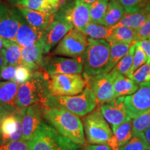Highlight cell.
<instances>
[{"mask_svg": "<svg viewBox=\"0 0 150 150\" xmlns=\"http://www.w3.org/2000/svg\"><path fill=\"white\" fill-rule=\"evenodd\" d=\"M85 79L107 72L110 60V44L105 40L89 38L87 50L82 55Z\"/></svg>", "mask_w": 150, "mask_h": 150, "instance_id": "4", "label": "cell"}, {"mask_svg": "<svg viewBox=\"0 0 150 150\" xmlns=\"http://www.w3.org/2000/svg\"><path fill=\"white\" fill-rule=\"evenodd\" d=\"M147 150H150V149H147Z\"/></svg>", "mask_w": 150, "mask_h": 150, "instance_id": "50", "label": "cell"}, {"mask_svg": "<svg viewBox=\"0 0 150 150\" xmlns=\"http://www.w3.org/2000/svg\"><path fill=\"white\" fill-rule=\"evenodd\" d=\"M110 0H96L91 5L90 16L91 22L100 24L107 10Z\"/></svg>", "mask_w": 150, "mask_h": 150, "instance_id": "32", "label": "cell"}, {"mask_svg": "<svg viewBox=\"0 0 150 150\" xmlns=\"http://www.w3.org/2000/svg\"><path fill=\"white\" fill-rule=\"evenodd\" d=\"M82 150H111V149L107 144H90L86 145Z\"/></svg>", "mask_w": 150, "mask_h": 150, "instance_id": "43", "label": "cell"}, {"mask_svg": "<svg viewBox=\"0 0 150 150\" xmlns=\"http://www.w3.org/2000/svg\"><path fill=\"white\" fill-rule=\"evenodd\" d=\"M96 97L98 104H104L116 99L113 88V76L111 72H103L85 79Z\"/></svg>", "mask_w": 150, "mask_h": 150, "instance_id": "11", "label": "cell"}, {"mask_svg": "<svg viewBox=\"0 0 150 150\" xmlns=\"http://www.w3.org/2000/svg\"><path fill=\"white\" fill-rule=\"evenodd\" d=\"M86 84V80L79 74L50 75L49 92L52 96H73L81 93Z\"/></svg>", "mask_w": 150, "mask_h": 150, "instance_id": "7", "label": "cell"}, {"mask_svg": "<svg viewBox=\"0 0 150 150\" xmlns=\"http://www.w3.org/2000/svg\"><path fill=\"white\" fill-rule=\"evenodd\" d=\"M130 78L138 85L150 81V63H146L145 64L137 69L131 74Z\"/></svg>", "mask_w": 150, "mask_h": 150, "instance_id": "37", "label": "cell"}, {"mask_svg": "<svg viewBox=\"0 0 150 150\" xmlns=\"http://www.w3.org/2000/svg\"><path fill=\"white\" fill-rule=\"evenodd\" d=\"M125 12L126 11L119 0H110L101 24L106 27H114L122 20Z\"/></svg>", "mask_w": 150, "mask_h": 150, "instance_id": "24", "label": "cell"}, {"mask_svg": "<svg viewBox=\"0 0 150 150\" xmlns=\"http://www.w3.org/2000/svg\"><path fill=\"white\" fill-rule=\"evenodd\" d=\"M113 29L112 27H106L100 24L90 22L82 32L89 38L93 40H106L111 34Z\"/></svg>", "mask_w": 150, "mask_h": 150, "instance_id": "29", "label": "cell"}, {"mask_svg": "<svg viewBox=\"0 0 150 150\" xmlns=\"http://www.w3.org/2000/svg\"><path fill=\"white\" fill-rule=\"evenodd\" d=\"M90 8V4L75 0L74 2L65 10L61 19L70 23L73 28L83 31L91 22Z\"/></svg>", "mask_w": 150, "mask_h": 150, "instance_id": "15", "label": "cell"}, {"mask_svg": "<svg viewBox=\"0 0 150 150\" xmlns=\"http://www.w3.org/2000/svg\"><path fill=\"white\" fill-rule=\"evenodd\" d=\"M8 114V112H7L6 111H5L4 110H3L2 108H0V126H1V123H2V121L4 120V118L5 117V116Z\"/></svg>", "mask_w": 150, "mask_h": 150, "instance_id": "45", "label": "cell"}, {"mask_svg": "<svg viewBox=\"0 0 150 150\" xmlns=\"http://www.w3.org/2000/svg\"><path fill=\"white\" fill-rule=\"evenodd\" d=\"M5 60H4V57L3 54L1 52H0V67H1L4 65H5Z\"/></svg>", "mask_w": 150, "mask_h": 150, "instance_id": "46", "label": "cell"}, {"mask_svg": "<svg viewBox=\"0 0 150 150\" xmlns=\"http://www.w3.org/2000/svg\"><path fill=\"white\" fill-rule=\"evenodd\" d=\"M22 135L20 111L8 113L0 126V146L21 139Z\"/></svg>", "mask_w": 150, "mask_h": 150, "instance_id": "16", "label": "cell"}, {"mask_svg": "<svg viewBox=\"0 0 150 150\" xmlns=\"http://www.w3.org/2000/svg\"><path fill=\"white\" fill-rule=\"evenodd\" d=\"M134 137L132 120L123 123L116 129L107 145L111 150H119Z\"/></svg>", "mask_w": 150, "mask_h": 150, "instance_id": "22", "label": "cell"}, {"mask_svg": "<svg viewBox=\"0 0 150 150\" xmlns=\"http://www.w3.org/2000/svg\"><path fill=\"white\" fill-rule=\"evenodd\" d=\"M134 136L143 133L150 127V110L132 120Z\"/></svg>", "mask_w": 150, "mask_h": 150, "instance_id": "35", "label": "cell"}, {"mask_svg": "<svg viewBox=\"0 0 150 150\" xmlns=\"http://www.w3.org/2000/svg\"><path fill=\"white\" fill-rule=\"evenodd\" d=\"M49 79L47 73L33 71L30 79L19 86L17 99V106L19 110L36 104L44 107L47 98L50 95Z\"/></svg>", "mask_w": 150, "mask_h": 150, "instance_id": "2", "label": "cell"}, {"mask_svg": "<svg viewBox=\"0 0 150 150\" xmlns=\"http://www.w3.org/2000/svg\"><path fill=\"white\" fill-rule=\"evenodd\" d=\"M61 0H23L16 2L17 6H22L42 12L56 13Z\"/></svg>", "mask_w": 150, "mask_h": 150, "instance_id": "25", "label": "cell"}, {"mask_svg": "<svg viewBox=\"0 0 150 150\" xmlns=\"http://www.w3.org/2000/svg\"><path fill=\"white\" fill-rule=\"evenodd\" d=\"M142 134H143L144 136H145V138L146 141L147 142L148 145L150 146V127L148 128L145 131H144Z\"/></svg>", "mask_w": 150, "mask_h": 150, "instance_id": "44", "label": "cell"}, {"mask_svg": "<svg viewBox=\"0 0 150 150\" xmlns=\"http://www.w3.org/2000/svg\"><path fill=\"white\" fill-rule=\"evenodd\" d=\"M78 1H82V2H84L86 4H88L91 5L92 4H93L95 1H96V0H78Z\"/></svg>", "mask_w": 150, "mask_h": 150, "instance_id": "47", "label": "cell"}, {"mask_svg": "<svg viewBox=\"0 0 150 150\" xmlns=\"http://www.w3.org/2000/svg\"><path fill=\"white\" fill-rule=\"evenodd\" d=\"M150 39V15L147 21L140 29L136 30L134 42Z\"/></svg>", "mask_w": 150, "mask_h": 150, "instance_id": "39", "label": "cell"}, {"mask_svg": "<svg viewBox=\"0 0 150 150\" xmlns=\"http://www.w3.org/2000/svg\"><path fill=\"white\" fill-rule=\"evenodd\" d=\"M89 38L79 30L73 28L60 41L54 54L75 58L81 56L87 50Z\"/></svg>", "mask_w": 150, "mask_h": 150, "instance_id": "8", "label": "cell"}, {"mask_svg": "<svg viewBox=\"0 0 150 150\" xmlns=\"http://www.w3.org/2000/svg\"><path fill=\"white\" fill-rule=\"evenodd\" d=\"M17 66L18 65H5L0 67V79L12 81L16 76Z\"/></svg>", "mask_w": 150, "mask_h": 150, "instance_id": "41", "label": "cell"}, {"mask_svg": "<svg viewBox=\"0 0 150 150\" xmlns=\"http://www.w3.org/2000/svg\"><path fill=\"white\" fill-rule=\"evenodd\" d=\"M150 146L146 141L143 134L134 136L126 145L120 147L119 150H147Z\"/></svg>", "mask_w": 150, "mask_h": 150, "instance_id": "34", "label": "cell"}, {"mask_svg": "<svg viewBox=\"0 0 150 150\" xmlns=\"http://www.w3.org/2000/svg\"><path fill=\"white\" fill-rule=\"evenodd\" d=\"M19 85L11 81L0 82V108L8 113L20 111L17 106Z\"/></svg>", "mask_w": 150, "mask_h": 150, "instance_id": "18", "label": "cell"}, {"mask_svg": "<svg viewBox=\"0 0 150 150\" xmlns=\"http://www.w3.org/2000/svg\"><path fill=\"white\" fill-rule=\"evenodd\" d=\"M110 44V60L107 69V72L111 71L117 63L126 56L133 44L122 42H108ZM135 43V42H134Z\"/></svg>", "mask_w": 150, "mask_h": 150, "instance_id": "28", "label": "cell"}, {"mask_svg": "<svg viewBox=\"0 0 150 150\" xmlns=\"http://www.w3.org/2000/svg\"><path fill=\"white\" fill-rule=\"evenodd\" d=\"M44 117L62 136L77 145H86L83 125L78 115L62 108L46 107Z\"/></svg>", "mask_w": 150, "mask_h": 150, "instance_id": "1", "label": "cell"}, {"mask_svg": "<svg viewBox=\"0 0 150 150\" xmlns=\"http://www.w3.org/2000/svg\"><path fill=\"white\" fill-rule=\"evenodd\" d=\"M147 61V58L143 50L138 42H136V48H135V52L134 56V60H133V64L131 67L130 72H129V77L130 78L131 74L136 71L137 69L139 68L142 65L145 64Z\"/></svg>", "mask_w": 150, "mask_h": 150, "instance_id": "36", "label": "cell"}, {"mask_svg": "<svg viewBox=\"0 0 150 150\" xmlns=\"http://www.w3.org/2000/svg\"><path fill=\"white\" fill-rule=\"evenodd\" d=\"M21 22L15 10L0 2V38L15 41Z\"/></svg>", "mask_w": 150, "mask_h": 150, "instance_id": "14", "label": "cell"}, {"mask_svg": "<svg viewBox=\"0 0 150 150\" xmlns=\"http://www.w3.org/2000/svg\"><path fill=\"white\" fill-rule=\"evenodd\" d=\"M29 142L30 150H80L81 147L62 136L45 122L42 124Z\"/></svg>", "mask_w": 150, "mask_h": 150, "instance_id": "5", "label": "cell"}, {"mask_svg": "<svg viewBox=\"0 0 150 150\" xmlns=\"http://www.w3.org/2000/svg\"><path fill=\"white\" fill-rule=\"evenodd\" d=\"M125 97H117L111 102L102 104L99 106L104 118L111 126L112 133L123 123L131 120L125 104Z\"/></svg>", "mask_w": 150, "mask_h": 150, "instance_id": "13", "label": "cell"}, {"mask_svg": "<svg viewBox=\"0 0 150 150\" xmlns=\"http://www.w3.org/2000/svg\"><path fill=\"white\" fill-rule=\"evenodd\" d=\"M46 54L42 40L31 47H22V63L31 70L37 71L42 66L43 54Z\"/></svg>", "mask_w": 150, "mask_h": 150, "instance_id": "20", "label": "cell"}, {"mask_svg": "<svg viewBox=\"0 0 150 150\" xmlns=\"http://www.w3.org/2000/svg\"><path fill=\"white\" fill-rule=\"evenodd\" d=\"M42 66L50 76L59 74H80L83 70L82 56L75 58L55 56L43 62Z\"/></svg>", "mask_w": 150, "mask_h": 150, "instance_id": "12", "label": "cell"}, {"mask_svg": "<svg viewBox=\"0 0 150 150\" xmlns=\"http://www.w3.org/2000/svg\"><path fill=\"white\" fill-rule=\"evenodd\" d=\"M0 150H30L29 142L20 139L0 146Z\"/></svg>", "mask_w": 150, "mask_h": 150, "instance_id": "40", "label": "cell"}, {"mask_svg": "<svg viewBox=\"0 0 150 150\" xmlns=\"http://www.w3.org/2000/svg\"><path fill=\"white\" fill-rule=\"evenodd\" d=\"M97 102L93 90L88 85L81 93L73 96L49 95L44 104L46 107H54L68 110L78 116H84L97 107Z\"/></svg>", "mask_w": 150, "mask_h": 150, "instance_id": "3", "label": "cell"}, {"mask_svg": "<svg viewBox=\"0 0 150 150\" xmlns=\"http://www.w3.org/2000/svg\"><path fill=\"white\" fill-rule=\"evenodd\" d=\"M110 72L114 78L113 88L115 98L132 95L139 88V85L128 76L117 74L112 70Z\"/></svg>", "mask_w": 150, "mask_h": 150, "instance_id": "23", "label": "cell"}, {"mask_svg": "<svg viewBox=\"0 0 150 150\" xmlns=\"http://www.w3.org/2000/svg\"><path fill=\"white\" fill-rule=\"evenodd\" d=\"M32 70L25 65L20 64L17 66L16 76L12 81L18 83L19 86L22 85L29 81L33 75Z\"/></svg>", "mask_w": 150, "mask_h": 150, "instance_id": "38", "label": "cell"}, {"mask_svg": "<svg viewBox=\"0 0 150 150\" xmlns=\"http://www.w3.org/2000/svg\"><path fill=\"white\" fill-rule=\"evenodd\" d=\"M4 47V39L1 38H0V52H1V51H2Z\"/></svg>", "mask_w": 150, "mask_h": 150, "instance_id": "48", "label": "cell"}, {"mask_svg": "<svg viewBox=\"0 0 150 150\" xmlns=\"http://www.w3.org/2000/svg\"><path fill=\"white\" fill-rule=\"evenodd\" d=\"M18 8L27 23L40 31H43L54 22L56 13L42 12L22 6H18Z\"/></svg>", "mask_w": 150, "mask_h": 150, "instance_id": "19", "label": "cell"}, {"mask_svg": "<svg viewBox=\"0 0 150 150\" xmlns=\"http://www.w3.org/2000/svg\"><path fill=\"white\" fill-rule=\"evenodd\" d=\"M127 13H150V0H119Z\"/></svg>", "mask_w": 150, "mask_h": 150, "instance_id": "33", "label": "cell"}, {"mask_svg": "<svg viewBox=\"0 0 150 150\" xmlns=\"http://www.w3.org/2000/svg\"><path fill=\"white\" fill-rule=\"evenodd\" d=\"M73 27L64 20L54 21L43 31L42 41L44 45L45 53H48L54 46L59 44L65 35L67 34Z\"/></svg>", "mask_w": 150, "mask_h": 150, "instance_id": "17", "label": "cell"}, {"mask_svg": "<svg viewBox=\"0 0 150 150\" xmlns=\"http://www.w3.org/2000/svg\"><path fill=\"white\" fill-rule=\"evenodd\" d=\"M20 114L22 125L21 140L29 141L44 122V107L40 104H33L20 110Z\"/></svg>", "mask_w": 150, "mask_h": 150, "instance_id": "10", "label": "cell"}, {"mask_svg": "<svg viewBox=\"0 0 150 150\" xmlns=\"http://www.w3.org/2000/svg\"><path fill=\"white\" fill-rule=\"evenodd\" d=\"M13 1V2L16 4V2H18V1H23V0H12Z\"/></svg>", "mask_w": 150, "mask_h": 150, "instance_id": "49", "label": "cell"}, {"mask_svg": "<svg viewBox=\"0 0 150 150\" xmlns=\"http://www.w3.org/2000/svg\"><path fill=\"white\" fill-rule=\"evenodd\" d=\"M4 47L1 51L6 65H19L22 63V47L15 41L4 39Z\"/></svg>", "mask_w": 150, "mask_h": 150, "instance_id": "26", "label": "cell"}, {"mask_svg": "<svg viewBox=\"0 0 150 150\" xmlns=\"http://www.w3.org/2000/svg\"><path fill=\"white\" fill-rule=\"evenodd\" d=\"M135 48H136V42L131 45L128 54L126 56H124L122 59L118 62L112 71L116 72L117 74L125 75V76L129 77V72H130L131 68L133 64Z\"/></svg>", "mask_w": 150, "mask_h": 150, "instance_id": "31", "label": "cell"}, {"mask_svg": "<svg viewBox=\"0 0 150 150\" xmlns=\"http://www.w3.org/2000/svg\"><path fill=\"white\" fill-rule=\"evenodd\" d=\"M125 104L131 120L150 110V81L139 84L136 92L125 96Z\"/></svg>", "mask_w": 150, "mask_h": 150, "instance_id": "9", "label": "cell"}, {"mask_svg": "<svg viewBox=\"0 0 150 150\" xmlns=\"http://www.w3.org/2000/svg\"><path fill=\"white\" fill-rule=\"evenodd\" d=\"M83 129L89 144H107L112 131L103 115L100 107L96 108L83 118Z\"/></svg>", "mask_w": 150, "mask_h": 150, "instance_id": "6", "label": "cell"}, {"mask_svg": "<svg viewBox=\"0 0 150 150\" xmlns=\"http://www.w3.org/2000/svg\"><path fill=\"white\" fill-rule=\"evenodd\" d=\"M42 32L28 23H24L22 20L15 42L22 47H31L42 40Z\"/></svg>", "mask_w": 150, "mask_h": 150, "instance_id": "21", "label": "cell"}, {"mask_svg": "<svg viewBox=\"0 0 150 150\" xmlns=\"http://www.w3.org/2000/svg\"><path fill=\"white\" fill-rule=\"evenodd\" d=\"M138 44L141 47L147 58V63H150V39L141 40L138 42Z\"/></svg>", "mask_w": 150, "mask_h": 150, "instance_id": "42", "label": "cell"}, {"mask_svg": "<svg viewBox=\"0 0 150 150\" xmlns=\"http://www.w3.org/2000/svg\"><path fill=\"white\" fill-rule=\"evenodd\" d=\"M136 30L127 27H119L114 28L109 37L106 39L108 42H122L127 44L134 43Z\"/></svg>", "mask_w": 150, "mask_h": 150, "instance_id": "30", "label": "cell"}, {"mask_svg": "<svg viewBox=\"0 0 150 150\" xmlns=\"http://www.w3.org/2000/svg\"><path fill=\"white\" fill-rule=\"evenodd\" d=\"M150 13L147 12L138 13H127L125 12V16L122 20L113 28L119 27H127L131 29L137 30L145 23L149 18Z\"/></svg>", "mask_w": 150, "mask_h": 150, "instance_id": "27", "label": "cell"}]
</instances>
